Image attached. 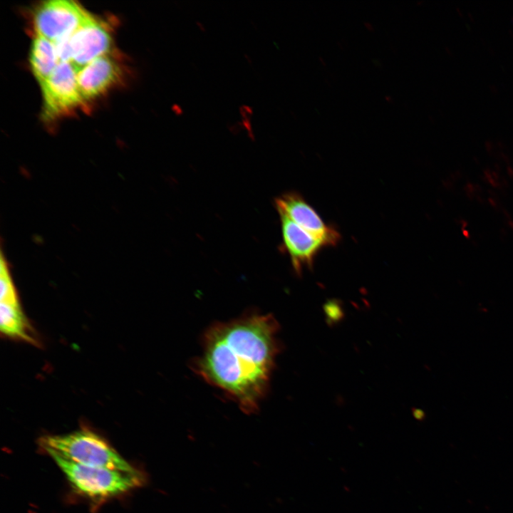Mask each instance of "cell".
I'll use <instances>...</instances> for the list:
<instances>
[{
  "label": "cell",
  "mask_w": 513,
  "mask_h": 513,
  "mask_svg": "<svg viewBox=\"0 0 513 513\" xmlns=\"http://www.w3.org/2000/svg\"><path fill=\"white\" fill-rule=\"evenodd\" d=\"M278 332L271 314H249L213 325L205 333L194 370L244 413H256L279 352Z\"/></svg>",
  "instance_id": "1"
},
{
  "label": "cell",
  "mask_w": 513,
  "mask_h": 513,
  "mask_svg": "<svg viewBox=\"0 0 513 513\" xmlns=\"http://www.w3.org/2000/svg\"><path fill=\"white\" fill-rule=\"evenodd\" d=\"M0 330L7 338L39 346L41 341L23 311L9 269L1 254L0 266Z\"/></svg>",
  "instance_id": "6"
},
{
  "label": "cell",
  "mask_w": 513,
  "mask_h": 513,
  "mask_svg": "<svg viewBox=\"0 0 513 513\" xmlns=\"http://www.w3.org/2000/svg\"><path fill=\"white\" fill-rule=\"evenodd\" d=\"M71 63L77 70L95 58L108 54L111 35L104 24L91 15L70 36Z\"/></svg>",
  "instance_id": "8"
},
{
  "label": "cell",
  "mask_w": 513,
  "mask_h": 513,
  "mask_svg": "<svg viewBox=\"0 0 513 513\" xmlns=\"http://www.w3.org/2000/svg\"><path fill=\"white\" fill-rule=\"evenodd\" d=\"M326 322L329 326L336 325L344 318L342 303L337 299L327 301L323 306Z\"/></svg>",
  "instance_id": "12"
},
{
  "label": "cell",
  "mask_w": 513,
  "mask_h": 513,
  "mask_svg": "<svg viewBox=\"0 0 513 513\" xmlns=\"http://www.w3.org/2000/svg\"><path fill=\"white\" fill-rule=\"evenodd\" d=\"M70 36L61 38L54 42L57 55L61 62H70L71 61L72 53L70 43Z\"/></svg>",
  "instance_id": "13"
},
{
  "label": "cell",
  "mask_w": 513,
  "mask_h": 513,
  "mask_svg": "<svg viewBox=\"0 0 513 513\" xmlns=\"http://www.w3.org/2000/svg\"><path fill=\"white\" fill-rule=\"evenodd\" d=\"M284 251L293 269L301 275L304 268H311L319 252L327 244L300 227L286 215L279 213Z\"/></svg>",
  "instance_id": "9"
},
{
  "label": "cell",
  "mask_w": 513,
  "mask_h": 513,
  "mask_svg": "<svg viewBox=\"0 0 513 513\" xmlns=\"http://www.w3.org/2000/svg\"><path fill=\"white\" fill-rule=\"evenodd\" d=\"M72 485L93 497L117 495L146 481L144 473L134 475L104 467L88 466L71 461L56 451L44 448Z\"/></svg>",
  "instance_id": "3"
},
{
  "label": "cell",
  "mask_w": 513,
  "mask_h": 513,
  "mask_svg": "<svg viewBox=\"0 0 513 513\" xmlns=\"http://www.w3.org/2000/svg\"><path fill=\"white\" fill-rule=\"evenodd\" d=\"M29 62L36 79L41 84L60 63L54 43L36 35L31 43Z\"/></svg>",
  "instance_id": "11"
},
{
  "label": "cell",
  "mask_w": 513,
  "mask_h": 513,
  "mask_svg": "<svg viewBox=\"0 0 513 513\" xmlns=\"http://www.w3.org/2000/svg\"><path fill=\"white\" fill-rule=\"evenodd\" d=\"M43 448L52 449L75 462L138 475L143 473L123 458L95 432L81 429L64 434L46 435L41 439Z\"/></svg>",
  "instance_id": "2"
},
{
  "label": "cell",
  "mask_w": 513,
  "mask_h": 513,
  "mask_svg": "<svg viewBox=\"0 0 513 513\" xmlns=\"http://www.w3.org/2000/svg\"><path fill=\"white\" fill-rule=\"evenodd\" d=\"M120 76L118 63L108 54L77 70V80L84 100L95 98L113 86Z\"/></svg>",
  "instance_id": "10"
},
{
  "label": "cell",
  "mask_w": 513,
  "mask_h": 513,
  "mask_svg": "<svg viewBox=\"0 0 513 513\" xmlns=\"http://www.w3.org/2000/svg\"><path fill=\"white\" fill-rule=\"evenodd\" d=\"M279 213L284 214L300 227L323 241L327 246L336 245L341 239L339 232L326 224L317 212L299 193L286 192L275 199Z\"/></svg>",
  "instance_id": "7"
},
{
  "label": "cell",
  "mask_w": 513,
  "mask_h": 513,
  "mask_svg": "<svg viewBox=\"0 0 513 513\" xmlns=\"http://www.w3.org/2000/svg\"><path fill=\"white\" fill-rule=\"evenodd\" d=\"M90 16L76 1L50 0L36 9L33 25L36 35L54 43L71 36Z\"/></svg>",
  "instance_id": "4"
},
{
  "label": "cell",
  "mask_w": 513,
  "mask_h": 513,
  "mask_svg": "<svg viewBox=\"0 0 513 513\" xmlns=\"http://www.w3.org/2000/svg\"><path fill=\"white\" fill-rule=\"evenodd\" d=\"M43 100V115L47 120L73 110L84 101L80 92L77 69L70 62H61L41 84Z\"/></svg>",
  "instance_id": "5"
}]
</instances>
